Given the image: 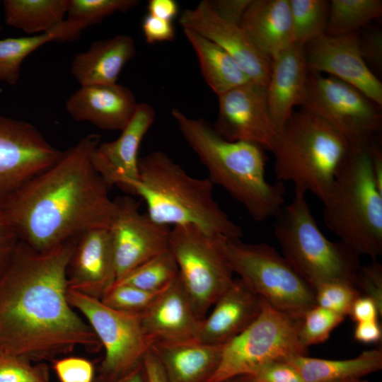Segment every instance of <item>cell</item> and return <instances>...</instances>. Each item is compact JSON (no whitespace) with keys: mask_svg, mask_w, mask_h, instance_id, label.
Returning a JSON list of instances; mask_svg holds the SVG:
<instances>
[{"mask_svg":"<svg viewBox=\"0 0 382 382\" xmlns=\"http://www.w3.org/2000/svg\"><path fill=\"white\" fill-rule=\"evenodd\" d=\"M342 382H369V381L361 380V378H353V379L346 380Z\"/></svg>","mask_w":382,"mask_h":382,"instance_id":"obj_52","label":"cell"},{"mask_svg":"<svg viewBox=\"0 0 382 382\" xmlns=\"http://www.w3.org/2000/svg\"><path fill=\"white\" fill-rule=\"evenodd\" d=\"M345 316L316 305L303 315L299 328L301 342L306 347L327 340Z\"/></svg>","mask_w":382,"mask_h":382,"instance_id":"obj_35","label":"cell"},{"mask_svg":"<svg viewBox=\"0 0 382 382\" xmlns=\"http://www.w3.org/2000/svg\"><path fill=\"white\" fill-rule=\"evenodd\" d=\"M161 291H149L127 284H114L100 300L115 310L141 315Z\"/></svg>","mask_w":382,"mask_h":382,"instance_id":"obj_36","label":"cell"},{"mask_svg":"<svg viewBox=\"0 0 382 382\" xmlns=\"http://www.w3.org/2000/svg\"><path fill=\"white\" fill-rule=\"evenodd\" d=\"M5 21L28 34L46 33L64 21L69 0H4Z\"/></svg>","mask_w":382,"mask_h":382,"instance_id":"obj_29","label":"cell"},{"mask_svg":"<svg viewBox=\"0 0 382 382\" xmlns=\"http://www.w3.org/2000/svg\"><path fill=\"white\" fill-rule=\"evenodd\" d=\"M218 241L233 274L277 310L302 319L316 305L313 287L272 246L224 236Z\"/></svg>","mask_w":382,"mask_h":382,"instance_id":"obj_8","label":"cell"},{"mask_svg":"<svg viewBox=\"0 0 382 382\" xmlns=\"http://www.w3.org/2000/svg\"><path fill=\"white\" fill-rule=\"evenodd\" d=\"M1 25H0V32H1Z\"/></svg>","mask_w":382,"mask_h":382,"instance_id":"obj_53","label":"cell"},{"mask_svg":"<svg viewBox=\"0 0 382 382\" xmlns=\"http://www.w3.org/2000/svg\"><path fill=\"white\" fill-rule=\"evenodd\" d=\"M382 15L381 0H332L325 35L340 36L356 33Z\"/></svg>","mask_w":382,"mask_h":382,"instance_id":"obj_31","label":"cell"},{"mask_svg":"<svg viewBox=\"0 0 382 382\" xmlns=\"http://www.w3.org/2000/svg\"><path fill=\"white\" fill-rule=\"evenodd\" d=\"M178 276L176 262L168 250L132 269L115 284H127L146 291L158 292L168 286Z\"/></svg>","mask_w":382,"mask_h":382,"instance_id":"obj_32","label":"cell"},{"mask_svg":"<svg viewBox=\"0 0 382 382\" xmlns=\"http://www.w3.org/2000/svg\"><path fill=\"white\" fill-rule=\"evenodd\" d=\"M219 236L194 225L173 226L169 235L179 279L202 319L233 280Z\"/></svg>","mask_w":382,"mask_h":382,"instance_id":"obj_10","label":"cell"},{"mask_svg":"<svg viewBox=\"0 0 382 382\" xmlns=\"http://www.w3.org/2000/svg\"><path fill=\"white\" fill-rule=\"evenodd\" d=\"M143 366L145 382H168L164 370L151 348L144 357Z\"/></svg>","mask_w":382,"mask_h":382,"instance_id":"obj_47","label":"cell"},{"mask_svg":"<svg viewBox=\"0 0 382 382\" xmlns=\"http://www.w3.org/2000/svg\"><path fill=\"white\" fill-rule=\"evenodd\" d=\"M62 154L32 124L0 115V210Z\"/></svg>","mask_w":382,"mask_h":382,"instance_id":"obj_13","label":"cell"},{"mask_svg":"<svg viewBox=\"0 0 382 382\" xmlns=\"http://www.w3.org/2000/svg\"><path fill=\"white\" fill-rule=\"evenodd\" d=\"M310 71L325 73L355 87L382 105V83L365 62L357 33L323 35L304 45Z\"/></svg>","mask_w":382,"mask_h":382,"instance_id":"obj_17","label":"cell"},{"mask_svg":"<svg viewBox=\"0 0 382 382\" xmlns=\"http://www.w3.org/2000/svg\"><path fill=\"white\" fill-rule=\"evenodd\" d=\"M71 306L85 318L105 350L98 374L122 376L143 361L151 343L141 324L140 315L115 310L100 299L67 290Z\"/></svg>","mask_w":382,"mask_h":382,"instance_id":"obj_12","label":"cell"},{"mask_svg":"<svg viewBox=\"0 0 382 382\" xmlns=\"http://www.w3.org/2000/svg\"><path fill=\"white\" fill-rule=\"evenodd\" d=\"M50 368L0 349V382H49Z\"/></svg>","mask_w":382,"mask_h":382,"instance_id":"obj_37","label":"cell"},{"mask_svg":"<svg viewBox=\"0 0 382 382\" xmlns=\"http://www.w3.org/2000/svg\"><path fill=\"white\" fill-rule=\"evenodd\" d=\"M52 363L59 382H93L96 376L94 364L83 357L55 358Z\"/></svg>","mask_w":382,"mask_h":382,"instance_id":"obj_39","label":"cell"},{"mask_svg":"<svg viewBox=\"0 0 382 382\" xmlns=\"http://www.w3.org/2000/svg\"><path fill=\"white\" fill-rule=\"evenodd\" d=\"M243 377L248 382H305L298 371L285 359L270 362Z\"/></svg>","mask_w":382,"mask_h":382,"instance_id":"obj_41","label":"cell"},{"mask_svg":"<svg viewBox=\"0 0 382 382\" xmlns=\"http://www.w3.org/2000/svg\"><path fill=\"white\" fill-rule=\"evenodd\" d=\"M138 103L132 91L123 85L82 86L66 100V112L76 121L88 122L98 128L122 131L132 120Z\"/></svg>","mask_w":382,"mask_h":382,"instance_id":"obj_21","label":"cell"},{"mask_svg":"<svg viewBox=\"0 0 382 382\" xmlns=\"http://www.w3.org/2000/svg\"><path fill=\"white\" fill-rule=\"evenodd\" d=\"M100 143L91 134L62 152L6 203L1 211L20 241L47 252L92 228H109L117 210L91 155Z\"/></svg>","mask_w":382,"mask_h":382,"instance_id":"obj_2","label":"cell"},{"mask_svg":"<svg viewBox=\"0 0 382 382\" xmlns=\"http://www.w3.org/2000/svg\"><path fill=\"white\" fill-rule=\"evenodd\" d=\"M308 74L303 45L294 43L272 58L266 93L270 112L278 129L294 112V108L301 105Z\"/></svg>","mask_w":382,"mask_h":382,"instance_id":"obj_23","label":"cell"},{"mask_svg":"<svg viewBox=\"0 0 382 382\" xmlns=\"http://www.w3.org/2000/svg\"><path fill=\"white\" fill-rule=\"evenodd\" d=\"M154 109L138 103L128 125L115 140L100 143L91 155L92 163L109 188L124 189L139 177L138 151L141 142L154 123Z\"/></svg>","mask_w":382,"mask_h":382,"instance_id":"obj_19","label":"cell"},{"mask_svg":"<svg viewBox=\"0 0 382 382\" xmlns=\"http://www.w3.org/2000/svg\"><path fill=\"white\" fill-rule=\"evenodd\" d=\"M301 110L324 120L354 147H368L382 126L379 105L355 87L309 71Z\"/></svg>","mask_w":382,"mask_h":382,"instance_id":"obj_11","label":"cell"},{"mask_svg":"<svg viewBox=\"0 0 382 382\" xmlns=\"http://www.w3.org/2000/svg\"><path fill=\"white\" fill-rule=\"evenodd\" d=\"M139 2L138 0H69L66 19L83 30L116 12H127Z\"/></svg>","mask_w":382,"mask_h":382,"instance_id":"obj_34","label":"cell"},{"mask_svg":"<svg viewBox=\"0 0 382 382\" xmlns=\"http://www.w3.org/2000/svg\"><path fill=\"white\" fill-rule=\"evenodd\" d=\"M354 339L360 342H378L382 337V329L378 320L357 323L354 330Z\"/></svg>","mask_w":382,"mask_h":382,"instance_id":"obj_46","label":"cell"},{"mask_svg":"<svg viewBox=\"0 0 382 382\" xmlns=\"http://www.w3.org/2000/svg\"><path fill=\"white\" fill-rule=\"evenodd\" d=\"M218 102L213 128L219 136L272 151L278 129L270 112L265 86L250 81L218 96Z\"/></svg>","mask_w":382,"mask_h":382,"instance_id":"obj_14","label":"cell"},{"mask_svg":"<svg viewBox=\"0 0 382 382\" xmlns=\"http://www.w3.org/2000/svg\"><path fill=\"white\" fill-rule=\"evenodd\" d=\"M294 42L304 46L325 34L330 1L289 0Z\"/></svg>","mask_w":382,"mask_h":382,"instance_id":"obj_33","label":"cell"},{"mask_svg":"<svg viewBox=\"0 0 382 382\" xmlns=\"http://www.w3.org/2000/svg\"><path fill=\"white\" fill-rule=\"evenodd\" d=\"M241 25L271 59L294 44L289 0H251Z\"/></svg>","mask_w":382,"mask_h":382,"instance_id":"obj_26","label":"cell"},{"mask_svg":"<svg viewBox=\"0 0 382 382\" xmlns=\"http://www.w3.org/2000/svg\"><path fill=\"white\" fill-rule=\"evenodd\" d=\"M171 115L189 146L209 173L213 185L224 189L256 221L274 217L285 203L283 183L267 180L265 149L219 136L204 120L173 108Z\"/></svg>","mask_w":382,"mask_h":382,"instance_id":"obj_3","label":"cell"},{"mask_svg":"<svg viewBox=\"0 0 382 382\" xmlns=\"http://www.w3.org/2000/svg\"><path fill=\"white\" fill-rule=\"evenodd\" d=\"M142 30L148 44L170 42L175 37L172 21L161 19L148 14L142 21Z\"/></svg>","mask_w":382,"mask_h":382,"instance_id":"obj_42","label":"cell"},{"mask_svg":"<svg viewBox=\"0 0 382 382\" xmlns=\"http://www.w3.org/2000/svg\"><path fill=\"white\" fill-rule=\"evenodd\" d=\"M179 23L183 28L191 30L219 46L251 81L267 86L272 59L255 45L241 24L221 16L208 0L183 11Z\"/></svg>","mask_w":382,"mask_h":382,"instance_id":"obj_16","label":"cell"},{"mask_svg":"<svg viewBox=\"0 0 382 382\" xmlns=\"http://www.w3.org/2000/svg\"><path fill=\"white\" fill-rule=\"evenodd\" d=\"M348 316L357 323L376 320L378 316H382V312L374 300L367 296H359L353 302Z\"/></svg>","mask_w":382,"mask_h":382,"instance_id":"obj_44","label":"cell"},{"mask_svg":"<svg viewBox=\"0 0 382 382\" xmlns=\"http://www.w3.org/2000/svg\"><path fill=\"white\" fill-rule=\"evenodd\" d=\"M66 278L69 289L98 299L113 286L117 276L109 228H92L76 238Z\"/></svg>","mask_w":382,"mask_h":382,"instance_id":"obj_18","label":"cell"},{"mask_svg":"<svg viewBox=\"0 0 382 382\" xmlns=\"http://www.w3.org/2000/svg\"><path fill=\"white\" fill-rule=\"evenodd\" d=\"M354 286L361 296L374 300L382 312V266L377 260L360 265L355 277Z\"/></svg>","mask_w":382,"mask_h":382,"instance_id":"obj_40","label":"cell"},{"mask_svg":"<svg viewBox=\"0 0 382 382\" xmlns=\"http://www.w3.org/2000/svg\"><path fill=\"white\" fill-rule=\"evenodd\" d=\"M18 241L11 224L0 210V277L9 265Z\"/></svg>","mask_w":382,"mask_h":382,"instance_id":"obj_43","label":"cell"},{"mask_svg":"<svg viewBox=\"0 0 382 382\" xmlns=\"http://www.w3.org/2000/svg\"><path fill=\"white\" fill-rule=\"evenodd\" d=\"M115 200L117 210L109 230L118 280L145 261L169 250L170 228L141 214L139 204L132 197Z\"/></svg>","mask_w":382,"mask_h":382,"instance_id":"obj_15","label":"cell"},{"mask_svg":"<svg viewBox=\"0 0 382 382\" xmlns=\"http://www.w3.org/2000/svg\"><path fill=\"white\" fill-rule=\"evenodd\" d=\"M305 382H342L377 371L382 368V350L372 349L357 357L342 360L298 355L285 359Z\"/></svg>","mask_w":382,"mask_h":382,"instance_id":"obj_27","label":"cell"},{"mask_svg":"<svg viewBox=\"0 0 382 382\" xmlns=\"http://www.w3.org/2000/svg\"><path fill=\"white\" fill-rule=\"evenodd\" d=\"M359 296L360 293L354 284L343 282L326 283L315 289L317 306L345 317Z\"/></svg>","mask_w":382,"mask_h":382,"instance_id":"obj_38","label":"cell"},{"mask_svg":"<svg viewBox=\"0 0 382 382\" xmlns=\"http://www.w3.org/2000/svg\"><path fill=\"white\" fill-rule=\"evenodd\" d=\"M80 35L73 23L64 20L49 33L0 40V81L16 84L23 61L33 51L50 42L76 40Z\"/></svg>","mask_w":382,"mask_h":382,"instance_id":"obj_30","label":"cell"},{"mask_svg":"<svg viewBox=\"0 0 382 382\" xmlns=\"http://www.w3.org/2000/svg\"><path fill=\"white\" fill-rule=\"evenodd\" d=\"M76 240L42 253L18 241L0 277V349L42 362L77 346L93 353L102 348L67 299L66 267Z\"/></svg>","mask_w":382,"mask_h":382,"instance_id":"obj_1","label":"cell"},{"mask_svg":"<svg viewBox=\"0 0 382 382\" xmlns=\"http://www.w3.org/2000/svg\"><path fill=\"white\" fill-rule=\"evenodd\" d=\"M136 52L134 39L127 35L95 41L87 51L75 54L70 71L81 86L114 84Z\"/></svg>","mask_w":382,"mask_h":382,"instance_id":"obj_24","label":"cell"},{"mask_svg":"<svg viewBox=\"0 0 382 382\" xmlns=\"http://www.w3.org/2000/svg\"><path fill=\"white\" fill-rule=\"evenodd\" d=\"M274 233L282 255L315 290L330 282L354 285L359 255L321 232L306 195L294 192L290 203L274 216Z\"/></svg>","mask_w":382,"mask_h":382,"instance_id":"obj_7","label":"cell"},{"mask_svg":"<svg viewBox=\"0 0 382 382\" xmlns=\"http://www.w3.org/2000/svg\"><path fill=\"white\" fill-rule=\"evenodd\" d=\"M140 320L151 346L197 340L203 320L178 276L140 315Z\"/></svg>","mask_w":382,"mask_h":382,"instance_id":"obj_20","label":"cell"},{"mask_svg":"<svg viewBox=\"0 0 382 382\" xmlns=\"http://www.w3.org/2000/svg\"><path fill=\"white\" fill-rule=\"evenodd\" d=\"M301 321L263 299L258 317L224 344L218 366L207 382L247 376L270 362L307 355L308 348L299 335Z\"/></svg>","mask_w":382,"mask_h":382,"instance_id":"obj_9","label":"cell"},{"mask_svg":"<svg viewBox=\"0 0 382 382\" xmlns=\"http://www.w3.org/2000/svg\"><path fill=\"white\" fill-rule=\"evenodd\" d=\"M209 179L189 175L162 151L139 158V177L123 190L141 197L147 215L170 226L194 225L212 236L238 239L242 228L233 222L213 197Z\"/></svg>","mask_w":382,"mask_h":382,"instance_id":"obj_4","label":"cell"},{"mask_svg":"<svg viewBox=\"0 0 382 382\" xmlns=\"http://www.w3.org/2000/svg\"><path fill=\"white\" fill-rule=\"evenodd\" d=\"M366 42L362 43L360 40V44L364 57L368 54L376 62L381 59V37L379 35H370L367 36ZM373 59V60H374Z\"/></svg>","mask_w":382,"mask_h":382,"instance_id":"obj_50","label":"cell"},{"mask_svg":"<svg viewBox=\"0 0 382 382\" xmlns=\"http://www.w3.org/2000/svg\"><path fill=\"white\" fill-rule=\"evenodd\" d=\"M354 149L322 119L303 110L294 111L278 129L271 151L276 178L323 202Z\"/></svg>","mask_w":382,"mask_h":382,"instance_id":"obj_5","label":"cell"},{"mask_svg":"<svg viewBox=\"0 0 382 382\" xmlns=\"http://www.w3.org/2000/svg\"><path fill=\"white\" fill-rule=\"evenodd\" d=\"M220 382H248L243 376L227 379Z\"/></svg>","mask_w":382,"mask_h":382,"instance_id":"obj_51","label":"cell"},{"mask_svg":"<svg viewBox=\"0 0 382 382\" xmlns=\"http://www.w3.org/2000/svg\"><path fill=\"white\" fill-rule=\"evenodd\" d=\"M224 345L190 340L154 343L168 382H207L219 363Z\"/></svg>","mask_w":382,"mask_h":382,"instance_id":"obj_25","label":"cell"},{"mask_svg":"<svg viewBox=\"0 0 382 382\" xmlns=\"http://www.w3.org/2000/svg\"><path fill=\"white\" fill-rule=\"evenodd\" d=\"M251 0L209 1L211 6L223 18L241 24L243 16Z\"/></svg>","mask_w":382,"mask_h":382,"instance_id":"obj_45","label":"cell"},{"mask_svg":"<svg viewBox=\"0 0 382 382\" xmlns=\"http://www.w3.org/2000/svg\"><path fill=\"white\" fill-rule=\"evenodd\" d=\"M93 382H145L143 361L129 372L117 377H106L98 374Z\"/></svg>","mask_w":382,"mask_h":382,"instance_id":"obj_49","label":"cell"},{"mask_svg":"<svg viewBox=\"0 0 382 382\" xmlns=\"http://www.w3.org/2000/svg\"><path fill=\"white\" fill-rule=\"evenodd\" d=\"M183 29L206 83L217 96L251 81L225 50L198 33Z\"/></svg>","mask_w":382,"mask_h":382,"instance_id":"obj_28","label":"cell"},{"mask_svg":"<svg viewBox=\"0 0 382 382\" xmlns=\"http://www.w3.org/2000/svg\"><path fill=\"white\" fill-rule=\"evenodd\" d=\"M147 8L149 15L170 21L178 13V5L174 0H149Z\"/></svg>","mask_w":382,"mask_h":382,"instance_id":"obj_48","label":"cell"},{"mask_svg":"<svg viewBox=\"0 0 382 382\" xmlns=\"http://www.w3.org/2000/svg\"><path fill=\"white\" fill-rule=\"evenodd\" d=\"M370 146V145H369ZM369 146L354 149L323 201L326 227L357 254H382V190L371 168Z\"/></svg>","mask_w":382,"mask_h":382,"instance_id":"obj_6","label":"cell"},{"mask_svg":"<svg viewBox=\"0 0 382 382\" xmlns=\"http://www.w3.org/2000/svg\"><path fill=\"white\" fill-rule=\"evenodd\" d=\"M262 303L263 299L242 279H233L203 319L197 340L208 344L226 343L258 317Z\"/></svg>","mask_w":382,"mask_h":382,"instance_id":"obj_22","label":"cell"}]
</instances>
